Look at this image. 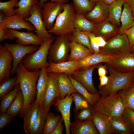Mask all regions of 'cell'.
Wrapping results in <instances>:
<instances>
[{"label": "cell", "mask_w": 134, "mask_h": 134, "mask_svg": "<svg viewBox=\"0 0 134 134\" xmlns=\"http://www.w3.org/2000/svg\"><path fill=\"white\" fill-rule=\"evenodd\" d=\"M20 88L19 84L16 83L13 89L5 95L1 100L0 113H5L16 97Z\"/></svg>", "instance_id": "obj_38"}, {"label": "cell", "mask_w": 134, "mask_h": 134, "mask_svg": "<svg viewBox=\"0 0 134 134\" xmlns=\"http://www.w3.org/2000/svg\"><path fill=\"white\" fill-rule=\"evenodd\" d=\"M108 15V5L99 0L96 2L93 9L84 16L89 21L97 24L107 19Z\"/></svg>", "instance_id": "obj_18"}, {"label": "cell", "mask_w": 134, "mask_h": 134, "mask_svg": "<svg viewBox=\"0 0 134 134\" xmlns=\"http://www.w3.org/2000/svg\"><path fill=\"white\" fill-rule=\"evenodd\" d=\"M64 4L51 1L44 4L42 8L41 16L44 26L47 31L53 28L57 17L63 10Z\"/></svg>", "instance_id": "obj_13"}, {"label": "cell", "mask_w": 134, "mask_h": 134, "mask_svg": "<svg viewBox=\"0 0 134 134\" xmlns=\"http://www.w3.org/2000/svg\"><path fill=\"white\" fill-rule=\"evenodd\" d=\"M129 41L130 47L134 44V26L125 32Z\"/></svg>", "instance_id": "obj_48"}, {"label": "cell", "mask_w": 134, "mask_h": 134, "mask_svg": "<svg viewBox=\"0 0 134 134\" xmlns=\"http://www.w3.org/2000/svg\"><path fill=\"white\" fill-rule=\"evenodd\" d=\"M41 71L36 84L37 95L36 100L34 102L43 105V102L47 85L48 74L46 67L40 69Z\"/></svg>", "instance_id": "obj_25"}, {"label": "cell", "mask_w": 134, "mask_h": 134, "mask_svg": "<svg viewBox=\"0 0 134 134\" xmlns=\"http://www.w3.org/2000/svg\"><path fill=\"white\" fill-rule=\"evenodd\" d=\"M42 8L38 4L34 6L30 12V16L24 18L31 23L35 27L36 36L43 43L52 38L53 34L48 32L46 29L41 16Z\"/></svg>", "instance_id": "obj_8"}, {"label": "cell", "mask_w": 134, "mask_h": 134, "mask_svg": "<svg viewBox=\"0 0 134 134\" xmlns=\"http://www.w3.org/2000/svg\"><path fill=\"white\" fill-rule=\"evenodd\" d=\"M5 31L7 39H13L15 38L17 43L24 45L30 44L39 46L43 42L33 32H20L15 29L5 28Z\"/></svg>", "instance_id": "obj_14"}, {"label": "cell", "mask_w": 134, "mask_h": 134, "mask_svg": "<svg viewBox=\"0 0 134 134\" xmlns=\"http://www.w3.org/2000/svg\"><path fill=\"white\" fill-rule=\"evenodd\" d=\"M71 38L75 42L85 46L94 53L90 39L85 33L75 29L71 34Z\"/></svg>", "instance_id": "obj_40"}, {"label": "cell", "mask_w": 134, "mask_h": 134, "mask_svg": "<svg viewBox=\"0 0 134 134\" xmlns=\"http://www.w3.org/2000/svg\"><path fill=\"white\" fill-rule=\"evenodd\" d=\"M105 63L121 72H134V53L130 52L112 56Z\"/></svg>", "instance_id": "obj_11"}, {"label": "cell", "mask_w": 134, "mask_h": 134, "mask_svg": "<svg viewBox=\"0 0 134 134\" xmlns=\"http://www.w3.org/2000/svg\"><path fill=\"white\" fill-rule=\"evenodd\" d=\"M119 30L117 26L110 22L107 18L97 24L95 28L91 32L96 36L101 37L107 41L118 34Z\"/></svg>", "instance_id": "obj_17"}, {"label": "cell", "mask_w": 134, "mask_h": 134, "mask_svg": "<svg viewBox=\"0 0 134 134\" xmlns=\"http://www.w3.org/2000/svg\"><path fill=\"white\" fill-rule=\"evenodd\" d=\"M127 3L130 8L134 18V0H123Z\"/></svg>", "instance_id": "obj_55"}, {"label": "cell", "mask_w": 134, "mask_h": 134, "mask_svg": "<svg viewBox=\"0 0 134 134\" xmlns=\"http://www.w3.org/2000/svg\"><path fill=\"white\" fill-rule=\"evenodd\" d=\"M73 7L76 13L84 16L90 12L95 6L96 2L89 0H72Z\"/></svg>", "instance_id": "obj_37"}, {"label": "cell", "mask_w": 134, "mask_h": 134, "mask_svg": "<svg viewBox=\"0 0 134 134\" xmlns=\"http://www.w3.org/2000/svg\"><path fill=\"white\" fill-rule=\"evenodd\" d=\"M95 39L100 48L103 47L106 44V41L101 37L96 36Z\"/></svg>", "instance_id": "obj_52"}, {"label": "cell", "mask_w": 134, "mask_h": 134, "mask_svg": "<svg viewBox=\"0 0 134 134\" xmlns=\"http://www.w3.org/2000/svg\"><path fill=\"white\" fill-rule=\"evenodd\" d=\"M96 25V24L89 21L83 15L76 13L74 21L75 29L83 32H91Z\"/></svg>", "instance_id": "obj_31"}, {"label": "cell", "mask_w": 134, "mask_h": 134, "mask_svg": "<svg viewBox=\"0 0 134 134\" xmlns=\"http://www.w3.org/2000/svg\"><path fill=\"white\" fill-rule=\"evenodd\" d=\"M70 130L72 134H99L91 119L82 121H75L71 123Z\"/></svg>", "instance_id": "obj_19"}, {"label": "cell", "mask_w": 134, "mask_h": 134, "mask_svg": "<svg viewBox=\"0 0 134 134\" xmlns=\"http://www.w3.org/2000/svg\"><path fill=\"white\" fill-rule=\"evenodd\" d=\"M99 79L100 80V83L99 88L100 89L108 83L109 80V76L105 75L99 77Z\"/></svg>", "instance_id": "obj_51"}, {"label": "cell", "mask_w": 134, "mask_h": 134, "mask_svg": "<svg viewBox=\"0 0 134 134\" xmlns=\"http://www.w3.org/2000/svg\"><path fill=\"white\" fill-rule=\"evenodd\" d=\"M70 52L67 61L76 60L94 53L85 46L76 43L71 38Z\"/></svg>", "instance_id": "obj_26"}, {"label": "cell", "mask_w": 134, "mask_h": 134, "mask_svg": "<svg viewBox=\"0 0 134 134\" xmlns=\"http://www.w3.org/2000/svg\"><path fill=\"white\" fill-rule=\"evenodd\" d=\"M99 64L80 68L69 75L83 85L91 93H98L99 92L94 86L92 77L93 71Z\"/></svg>", "instance_id": "obj_12"}, {"label": "cell", "mask_w": 134, "mask_h": 134, "mask_svg": "<svg viewBox=\"0 0 134 134\" xmlns=\"http://www.w3.org/2000/svg\"><path fill=\"white\" fill-rule=\"evenodd\" d=\"M13 117L6 112L0 114V130L2 129L10 123Z\"/></svg>", "instance_id": "obj_46"}, {"label": "cell", "mask_w": 134, "mask_h": 134, "mask_svg": "<svg viewBox=\"0 0 134 134\" xmlns=\"http://www.w3.org/2000/svg\"><path fill=\"white\" fill-rule=\"evenodd\" d=\"M93 107L94 111L107 116L110 120L114 116H121L125 109L118 92L100 97Z\"/></svg>", "instance_id": "obj_5"}, {"label": "cell", "mask_w": 134, "mask_h": 134, "mask_svg": "<svg viewBox=\"0 0 134 134\" xmlns=\"http://www.w3.org/2000/svg\"><path fill=\"white\" fill-rule=\"evenodd\" d=\"M132 82H134V74L132 79Z\"/></svg>", "instance_id": "obj_61"}, {"label": "cell", "mask_w": 134, "mask_h": 134, "mask_svg": "<svg viewBox=\"0 0 134 134\" xmlns=\"http://www.w3.org/2000/svg\"><path fill=\"white\" fill-rule=\"evenodd\" d=\"M131 85L134 89V82H132Z\"/></svg>", "instance_id": "obj_59"}, {"label": "cell", "mask_w": 134, "mask_h": 134, "mask_svg": "<svg viewBox=\"0 0 134 134\" xmlns=\"http://www.w3.org/2000/svg\"><path fill=\"white\" fill-rule=\"evenodd\" d=\"M118 92L125 108L134 111V89L131 85Z\"/></svg>", "instance_id": "obj_36"}, {"label": "cell", "mask_w": 134, "mask_h": 134, "mask_svg": "<svg viewBox=\"0 0 134 134\" xmlns=\"http://www.w3.org/2000/svg\"><path fill=\"white\" fill-rule=\"evenodd\" d=\"M47 114L44 110L43 105H40L37 116L32 125L30 134H43Z\"/></svg>", "instance_id": "obj_34"}, {"label": "cell", "mask_w": 134, "mask_h": 134, "mask_svg": "<svg viewBox=\"0 0 134 134\" xmlns=\"http://www.w3.org/2000/svg\"><path fill=\"white\" fill-rule=\"evenodd\" d=\"M17 76L7 78L0 82V99L12 90L16 85Z\"/></svg>", "instance_id": "obj_41"}, {"label": "cell", "mask_w": 134, "mask_h": 134, "mask_svg": "<svg viewBox=\"0 0 134 134\" xmlns=\"http://www.w3.org/2000/svg\"><path fill=\"white\" fill-rule=\"evenodd\" d=\"M130 48L125 34H118L107 40L103 47L100 48V53L105 55L114 56L130 52Z\"/></svg>", "instance_id": "obj_7"}, {"label": "cell", "mask_w": 134, "mask_h": 134, "mask_svg": "<svg viewBox=\"0 0 134 134\" xmlns=\"http://www.w3.org/2000/svg\"><path fill=\"white\" fill-rule=\"evenodd\" d=\"M110 121L112 133L116 134L132 133L123 120L121 116H114Z\"/></svg>", "instance_id": "obj_33"}, {"label": "cell", "mask_w": 134, "mask_h": 134, "mask_svg": "<svg viewBox=\"0 0 134 134\" xmlns=\"http://www.w3.org/2000/svg\"><path fill=\"white\" fill-rule=\"evenodd\" d=\"M65 0L67 1V2L69 0Z\"/></svg>", "instance_id": "obj_62"}, {"label": "cell", "mask_w": 134, "mask_h": 134, "mask_svg": "<svg viewBox=\"0 0 134 134\" xmlns=\"http://www.w3.org/2000/svg\"><path fill=\"white\" fill-rule=\"evenodd\" d=\"M7 17L1 12L0 13V27H3Z\"/></svg>", "instance_id": "obj_56"}, {"label": "cell", "mask_w": 134, "mask_h": 134, "mask_svg": "<svg viewBox=\"0 0 134 134\" xmlns=\"http://www.w3.org/2000/svg\"><path fill=\"white\" fill-rule=\"evenodd\" d=\"M56 73L60 92L59 99H63L69 94L78 92L73 86L68 74L64 73Z\"/></svg>", "instance_id": "obj_22"}, {"label": "cell", "mask_w": 134, "mask_h": 134, "mask_svg": "<svg viewBox=\"0 0 134 134\" xmlns=\"http://www.w3.org/2000/svg\"><path fill=\"white\" fill-rule=\"evenodd\" d=\"M120 21L121 24L119 28V34L125 33L128 30L134 26V18L132 10L128 4L125 2H124L123 4Z\"/></svg>", "instance_id": "obj_27"}, {"label": "cell", "mask_w": 134, "mask_h": 134, "mask_svg": "<svg viewBox=\"0 0 134 134\" xmlns=\"http://www.w3.org/2000/svg\"><path fill=\"white\" fill-rule=\"evenodd\" d=\"M113 56H107L99 53H93L77 60V69L102 63H106Z\"/></svg>", "instance_id": "obj_24"}, {"label": "cell", "mask_w": 134, "mask_h": 134, "mask_svg": "<svg viewBox=\"0 0 134 134\" xmlns=\"http://www.w3.org/2000/svg\"><path fill=\"white\" fill-rule=\"evenodd\" d=\"M91 119L99 134L112 133L110 120L107 116L94 110Z\"/></svg>", "instance_id": "obj_21"}, {"label": "cell", "mask_w": 134, "mask_h": 134, "mask_svg": "<svg viewBox=\"0 0 134 134\" xmlns=\"http://www.w3.org/2000/svg\"><path fill=\"white\" fill-rule=\"evenodd\" d=\"M18 0H10L8 1L0 2V11L7 17L15 14L14 7H16Z\"/></svg>", "instance_id": "obj_42"}, {"label": "cell", "mask_w": 134, "mask_h": 134, "mask_svg": "<svg viewBox=\"0 0 134 134\" xmlns=\"http://www.w3.org/2000/svg\"><path fill=\"white\" fill-rule=\"evenodd\" d=\"M97 68L99 77L106 75L107 74V65L106 63L104 65L102 63H99Z\"/></svg>", "instance_id": "obj_49"}, {"label": "cell", "mask_w": 134, "mask_h": 134, "mask_svg": "<svg viewBox=\"0 0 134 134\" xmlns=\"http://www.w3.org/2000/svg\"><path fill=\"white\" fill-rule=\"evenodd\" d=\"M68 75L75 89L83 97L90 106L93 107L100 97L99 93L94 94L91 93L81 84Z\"/></svg>", "instance_id": "obj_30"}, {"label": "cell", "mask_w": 134, "mask_h": 134, "mask_svg": "<svg viewBox=\"0 0 134 134\" xmlns=\"http://www.w3.org/2000/svg\"><path fill=\"white\" fill-rule=\"evenodd\" d=\"M55 38L53 36L43 42L35 52L27 55L24 57L21 62L27 70L35 71L49 66V63L47 61V56L50 47Z\"/></svg>", "instance_id": "obj_4"}, {"label": "cell", "mask_w": 134, "mask_h": 134, "mask_svg": "<svg viewBox=\"0 0 134 134\" xmlns=\"http://www.w3.org/2000/svg\"><path fill=\"white\" fill-rule=\"evenodd\" d=\"M94 109L93 107L89 105L75 113V121H82L91 119Z\"/></svg>", "instance_id": "obj_45"}, {"label": "cell", "mask_w": 134, "mask_h": 134, "mask_svg": "<svg viewBox=\"0 0 134 134\" xmlns=\"http://www.w3.org/2000/svg\"><path fill=\"white\" fill-rule=\"evenodd\" d=\"M30 23L22 17L15 14L7 17L3 27L13 29H25L30 32L35 31V27Z\"/></svg>", "instance_id": "obj_20"}, {"label": "cell", "mask_w": 134, "mask_h": 134, "mask_svg": "<svg viewBox=\"0 0 134 134\" xmlns=\"http://www.w3.org/2000/svg\"><path fill=\"white\" fill-rule=\"evenodd\" d=\"M130 52L134 53V44L130 47Z\"/></svg>", "instance_id": "obj_58"}, {"label": "cell", "mask_w": 134, "mask_h": 134, "mask_svg": "<svg viewBox=\"0 0 134 134\" xmlns=\"http://www.w3.org/2000/svg\"><path fill=\"white\" fill-rule=\"evenodd\" d=\"M24 104V97L20 88L16 97L6 112L13 117H15L21 113Z\"/></svg>", "instance_id": "obj_35"}, {"label": "cell", "mask_w": 134, "mask_h": 134, "mask_svg": "<svg viewBox=\"0 0 134 134\" xmlns=\"http://www.w3.org/2000/svg\"><path fill=\"white\" fill-rule=\"evenodd\" d=\"M124 2L123 0H117L111 4L108 5V19L111 23L117 26H120L122 7Z\"/></svg>", "instance_id": "obj_29"}, {"label": "cell", "mask_w": 134, "mask_h": 134, "mask_svg": "<svg viewBox=\"0 0 134 134\" xmlns=\"http://www.w3.org/2000/svg\"><path fill=\"white\" fill-rule=\"evenodd\" d=\"M91 1L92 2H96L98 1L99 0H89Z\"/></svg>", "instance_id": "obj_60"}, {"label": "cell", "mask_w": 134, "mask_h": 134, "mask_svg": "<svg viewBox=\"0 0 134 134\" xmlns=\"http://www.w3.org/2000/svg\"><path fill=\"white\" fill-rule=\"evenodd\" d=\"M73 93L67 95L63 99L59 98L57 100L54 104L56 109L61 113L63 119L66 134H70V109L71 105L73 101Z\"/></svg>", "instance_id": "obj_15"}, {"label": "cell", "mask_w": 134, "mask_h": 134, "mask_svg": "<svg viewBox=\"0 0 134 134\" xmlns=\"http://www.w3.org/2000/svg\"><path fill=\"white\" fill-rule=\"evenodd\" d=\"M58 36L49 49L48 59L49 63H58L67 61L71 42L68 35Z\"/></svg>", "instance_id": "obj_6"}, {"label": "cell", "mask_w": 134, "mask_h": 134, "mask_svg": "<svg viewBox=\"0 0 134 134\" xmlns=\"http://www.w3.org/2000/svg\"><path fill=\"white\" fill-rule=\"evenodd\" d=\"M107 64V69L109 73V80L106 85L99 89V92L100 97L117 93L128 87L132 82L134 74V72H120Z\"/></svg>", "instance_id": "obj_2"}, {"label": "cell", "mask_w": 134, "mask_h": 134, "mask_svg": "<svg viewBox=\"0 0 134 134\" xmlns=\"http://www.w3.org/2000/svg\"><path fill=\"white\" fill-rule=\"evenodd\" d=\"M40 71V69L34 71L28 70L21 61L17 67L16 83L19 84L24 99V107L19 115L20 118L23 117L30 106L36 100L37 92L36 83Z\"/></svg>", "instance_id": "obj_1"}, {"label": "cell", "mask_w": 134, "mask_h": 134, "mask_svg": "<svg viewBox=\"0 0 134 134\" xmlns=\"http://www.w3.org/2000/svg\"><path fill=\"white\" fill-rule=\"evenodd\" d=\"M63 122V120L61 117L58 125L51 134H63V125L62 123Z\"/></svg>", "instance_id": "obj_50"}, {"label": "cell", "mask_w": 134, "mask_h": 134, "mask_svg": "<svg viewBox=\"0 0 134 134\" xmlns=\"http://www.w3.org/2000/svg\"><path fill=\"white\" fill-rule=\"evenodd\" d=\"M48 0H50L53 2H58L63 3H67L65 0H39L38 4L41 8H42L45 2Z\"/></svg>", "instance_id": "obj_53"}, {"label": "cell", "mask_w": 134, "mask_h": 134, "mask_svg": "<svg viewBox=\"0 0 134 134\" xmlns=\"http://www.w3.org/2000/svg\"><path fill=\"white\" fill-rule=\"evenodd\" d=\"M13 58L10 51L5 46L0 45V82L10 77L12 68Z\"/></svg>", "instance_id": "obj_16"}, {"label": "cell", "mask_w": 134, "mask_h": 134, "mask_svg": "<svg viewBox=\"0 0 134 134\" xmlns=\"http://www.w3.org/2000/svg\"><path fill=\"white\" fill-rule=\"evenodd\" d=\"M76 12L71 4L64 3L63 11L59 14L49 33L58 36L71 34L74 29Z\"/></svg>", "instance_id": "obj_3"}, {"label": "cell", "mask_w": 134, "mask_h": 134, "mask_svg": "<svg viewBox=\"0 0 134 134\" xmlns=\"http://www.w3.org/2000/svg\"><path fill=\"white\" fill-rule=\"evenodd\" d=\"M85 33L88 36L90 40L91 47L94 53H99L100 52V47L96 42L95 35L92 32H87Z\"/></svg>", "instance_id": "obj_47"}, {"label": "cell", "mask_w": 134, "mask_h": 134, "mask_svg": "<svg viewBox=\"0 0 134 134\" xmlns=\"http://www.w3.org/2000/svg\"><path fill=\"white\" fill-rule=\"evenodd\" d=\"M49 63V66L46 67L47 72L64 73L70 75L77 69V60L58 63Z\"/></svg>", "instance_id": "obj_23"}, {"label": "cell", "mask_w": 134, "mask_h": 134, "mask_svg": "<svg viewBox=\"0 0 134 134\" xmlns=\"http://www.w3.org/2000/svg\"><path fill=\"white\" fill-rule=\"evenodd\" d=\"M39 105L34 103L32 104L23 117V129L25 133L27 134H30L32 125L37 116Z\"/></svg>", "instance_id": "obj_28"}, {"label": "cell", "mask_w": 134, "mask_h": 134, "mask_svg": "<svg viewBox=\"0 0 134 134\" xmlns=\"http://www.w3.org/2000/svg\"><path fill=\"white\" fill-rule=\"evenodd\" d=\"M4 46L10 51L13 56L12 68L10 75L16 73L18 65L25 56L34 53L39 47L33 45H24L17 43L11 44L7 43H5Z\"/></svg>", "instance_id": "obj_9"}, {"label": "cell", "mask_w": 134, "mask_h": 134, "mask_svg": "<svg viewBox=\"0 0 134 134\" xmlns=\"http://www.w3.org/2000/svg\"><path fill=\"white\" fill-rule=\"evenodd\" d=\"M7 39L5 31V28L3 27H0V41L2 42Z\"/></svg>", "instance_id": "obj_54"}, {"label": "cell", "mask_w": 134, "mask_h": 134, "mask_svg": "<svg viewBox=\"0 0 134 134\" xmlns=\"http://www.w3.org/2000/svg\"><path fill=\"white\" fill-rule=\"evenodd\" d=\"M121 116L132 133H134V111L125 108Z\"/></svg>", "instance_id": "obj_44"}, {"label": "cell", "mask_w": 134, "mask_h": 134, "mask_svg": "<svg viewBox=\"0 0 134 134\" xmlns=\"http://www.w3.org/2000/svg\"><path fill=\"white\" fill-rule=\"evenodd\" d=\"M61 116L50 112L47 114L45 122L43 134H51L58 125Z\"/></svg>", "instance_id": "obj_39"}, {"label": "cell", "mask_w": 134, "mask_h": 134, "mask_svg": "<svg viewBox=\"0 0 134 134\" xmlns=\"http://www.w3.org/2000/svg\"><path fill=\"white\" fill-rule=\"evenodd\" d=\"M107 5H109L115 2L117 0H101Z\"/></svg>", "instance_id": "obj_57"}, {"label": "cell", "mask_w": 134, "mask_h": 134, "mask_svg": "<svg viewBox=\"0 0 134 134\" xmlns=\"http://www.w3.org/2000/svg\"><path fill=\"white\" fill-rule=\"evenodd\" d=\"M73 101L75 103L74 111L76 113L80 110L88 107L89 105L83 97L78 92L73 93Z\"/></svg>", "instance_id": "obj_43"}, {"label": "cell", "mask_w": 134, "mask_h": 134, "mask_svg": "<svg viewBox=\"0 0 134 134\" xmlns=\"http://www.w3.org/2000/svg\"><path fill=\"white\" fill-rule=\"evenodd\" d=\"M47 73V82L43 102V108L47 114L56 100L59 98L60 95L56 73Z\"/></svg>", "instance_id": "obj_10"}, {"label": "cell", "mask_w": 134, "mask_h": 134, "mask_svg": "<svg viewBox=\"0 0 134 134\" xmlns=\"http://www.w3.org/2000/svg\"><path fill=\"white\" fill-rule=\"evenodd\" d=\"M39 0H20L16 5L17 8L15 9V14L24 18L30 16V12L35 5L38 4Z\"/></svg>", "instance_id": "obj_32"}]
</instances>
